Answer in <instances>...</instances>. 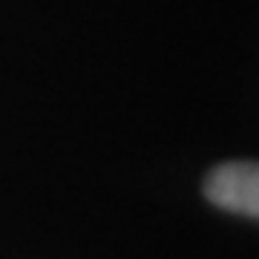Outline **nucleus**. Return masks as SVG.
Instances as JSON below:
<instances>
[{"label": "nucleus", "instance_id": "nucleus-1", "mask_svg": "<svg viewBox=\"0 0 259 259\" xmlns=\"http://www.w3.org/2000/svg\"><path fill=\"white\" fill-rule=\"evenodd\" d=\"M204 196L216 207L248 219L259 216V167L253 161H231L210 170L204 179Z\"/></svg>", "mask_w": 259, "mask_h": 259}]
</instances>
